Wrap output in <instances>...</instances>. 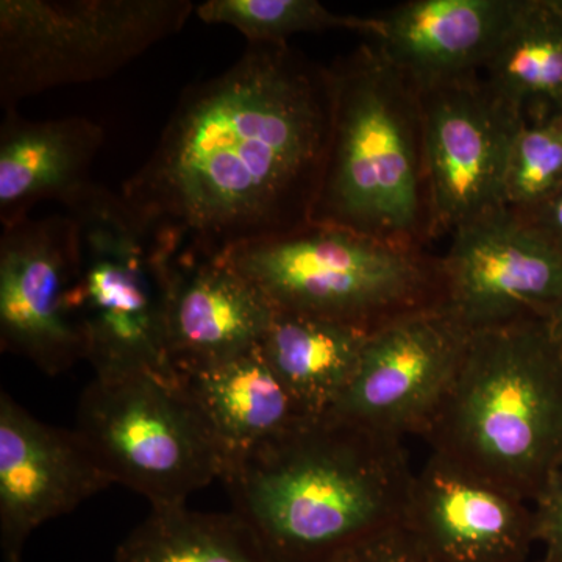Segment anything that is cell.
<instances>
[{
	"mask_svg": "<svg viewBox=\"0 0 562 562\" xmlns=\"http://www.w3.org/2000/svg\"><path fill=\"white\" fill-rule=\"evenodd\" d=\"M422 438L432 453L532 503L562 464V339L550 321L472 333Z\"/></svg>",
	"mask_w": 562,
	"mask_h": 562,
	"instance_id": "3",
	"label": "cell"
},
{
	"mask_svg": "<svg viewBox=\"0 0 562 562\" xmlns=\"http://www.w3.org/2000/svg\"><path fill=\"white\" fill-rule=\"evenodd\" d=\"M330 146L312 224L427 247L419 90L366 41L331 66Z\"/></svg>",
	"mask_w": 562,
	"mask_h": 562,
	"instance_id": "4",
	"label": "cell"
},
{
	"mask_svg": "<svg viewBox=\"0 0 562 562\" xmlns=\"http://www.w3.org/2000/svg\"><path fill=\"white\" fill-rule=\"evenodd\" d=\"M562 187V122L522 120L514 135L505 180L503 209L525 214Z\"/></svg>",
	"mask_w": 562,
	"mask_h": 562,
	"instance_id": "23",
	"label": "cell"
},
{
	"mask_svg": "<svg viewBox=\"0 0 562 562\" xmlns=\"http://www.w3.org/2000/svg\"><path fill=\"white\" fill-rule=\"evenodd\" d=\"M519 0H409L362 36L419 91L482 72Z\"/></svg>",
	"mask_w": 562,
	"mask_h": 562,
	"instance_id": "16",
	"label": "cell"
},
{
	"mask_svg": "<svg viewBox=\"0 0 562 562\" xmlns=\"http://www.w3.org/2000/svg\"><path fill=\"white\" fill-rule=\"evenodd\" d=\"M560 5L562 7V0H560Z\"/></svg>",
	"mask_w": 562,
	"mask_h": 562,
	"instance_id": "29",
	"label": "cell"
},
{
	"mask_svg": "<svg viewBox=\"0 0 562 562\" xmlns=\"http://www.w3.org/2000/svg\"><path fill=\"white\" fill-rule=\"evenodd\" d=\"M79 273L72 217L29 220L3 228L0 238V346L46 375H60L87 360L74 313Z\"/></svg>",
	"mask_w": 562,
	"mask_h": 562,
	"instance_id": "12",
	"label": "cell"
},
{
	"mask_svg": "<svg viewBox=\"0 0 562 562\" xmlns=\"http://www.w3.org/2000/svg\"><path fill=\"white\" fill-rule=\"evenodd\" d=\"M403 524L441 562H527L536 542L527 501L432 452Z\"/></svg>",
	"mask_w": 562,
	"mask_h": 562,
	"instance_id": "14",
	"label": "cell"
},
{
	"mask_svg": "<svg viewBox=\"0 0 562 562\" xmlns=\"http://www.w3.org/2000/svg\"><path fill=\"white\" fill-rule=\"evenodd\" d=\"M550 324H552L554 333L562 339V299L561 302L554 306L552 314L549 316Z\"/></svg>",
	"mask_w": 562,
	"mask_h": 562,
	"instance_id": "27",
	"label": "cell"
},
{
	"mask_svg": "<svg viewBox=\"0 0 562 562\" xmlns=\"http://www.w3.org/2000/svg\"><path fill=\"white\" fill-rule=\"evenodd\" d=\"M77 431L113 483L151 508L187 505L222 480L227 458L179 375L99 373L81 394Z\"/></svg>",
	"mask_w": 562,
	"mask_h": 562,
	"instance_id": "7",
	"label": "cell"
},
{
	"mask_svg": "<svg viewBox=\"0 0 562 562\" xmlns=\"http://www.w3.org/2000/svg\"><path fill=\"white\" fill-rule=\"evenodd\" d=\"M276 312L369 333L398 317L442 306L441 260L346 228L310 224L224 255Z\"/></svg>",
	"mask_w": 562,
	"mask_h": 562,
	"instance_id": "5",
	"label": "cell"
},
{
	"mask_svg": "<svg viewBox=\"0 0 562 562\" xmlns=\"http://www.w3.org/2000/svg\"><path fill=\"white\" fill-rule=\"evenodd\" d=\"M179 379L209 420L227 468L310 419L266 360L260 344L231 361Z\"/></svg>",
	"mask_w": 562,
	"mask_h": 562,
	"instance_id": "18",
	"label": "cell"
},
{
	"mask_svg": "<svg viewBox=\"0 0 562 562\" xmlns=\"http://www.w3.org/2000/svg\"><path fill=\"white\" fill-rule=\"evenodd\" d=\"M273 312L224 257L173 258L165 291V346L172 371L191 375L254 349Z\"/></svg>",
	"mask_w": 562,
	"mask_h": 562,
	"instance_id": "15",
	"label": "cell"
},
{
	"mask_svg": "<svg viewBox=\"0 0 562 562\" xmlns=\"http://www.w3.org/2000/svg\"><path fill=\"white\" fill-rule=\"evenodd\" d=\"M401 439L325 414L228 465L233 512L277 562H325L405 520L414 482Z\"/></svg>",
	"mask_w": 562,
	"mask_h": 562,
	"instance_id": "2",
	"label": "cell"
},
{
	"mask_svg": "<svg viewBox=\"0 0 562 562\" xmlns=\"http://www.w3.org/2000/svg\"><path fill=\"white\" fill-rule=\"evenodd\" d=\"M430 202V239L503 209L506 162L524 117L482 74L419 91Z\"/></svg>",
	"mask_w": 562,
	"mask_h": 562,
	"instance_id": "9",
	"label": "cell"
},
{
	"mask_svg": "<svg viewBox=\"0 0 562 562\" xmlns=\"http://www.w3.org/2000/svg\"><path fill=\"white\" fill-rule=\"evenodd\" d=\"M535 562H549V561H547L546 558H542V560L535 561Z\"/></svg>",
	"mask_w": 562,
	"mask_h": 562,
	"instance_id": "28",
	"label": "cell"
},
{
	"mask_svg": "<svg viewBox=\"0 0 562 562\" xmlns=\"http://www.w3.org/2000/svg\"><path fill=\"white\" fill-rule=\"evenodd\" d=\"M105 133L88 117L29 121L7 110L0 125V222L29 220L43 201L65 203L91 183Z\"/></svg>",
	"mask_w": 562,
	"mask_h": 562,
	"instance_id": "17",
	"label": "cell"
},
{
	"mask_svg": "<svg viewBox=\"0 0 562 562\" xmlns=\"http://www.w3.org/2000/svg\"><path fill=\"white\" fill-rule=\"evenodd\" d=\"M199 20L211 25H231L249 46H284L299 33L347 29L368 31V18L333 13L316 0H209L195 7Z\"/></svg>",
	"mask_w": 562,
	"mask_h": 562,
	"instance_id": "22",
	"label": "cell"
},
{
	"mask_svg": "<svg viewBox=\"0 0 562 562\" xmlns=\"http://www.w3.org/2000/svg\"><path fill=\"white\" fill-rule=\"evenodd\" d=\"M482 72L495 95L524 120L562 122L560 0H519Z\"/></svg>",
	"mask_w": 562,
	"mask_h": 562,
	"instance_id": "19",
	"label": "cell"
},
{
	"mask_svg": "<svg viewBox=\"0 0 562 562\" xmlns=\"http://www.w3.org/2000/svg\"><path fill=\"white\" fill-rule=\"evenodd\" d=\"M114 562H277L238 513L151 508L120 543Z\"/></svg>",
	"mask_w": 562,
	"mask_h": 562,
	"instance_id": "21",
	"label": "cell"
},
{
	"mask_svg": "<svg viewBox=\"0 0 562 562\" xmlns=\"http://www.w3.org/2000/svg\"><path fill=\"white\" fill-rule=\"evenodd\" d=\"M113 483L77 430L36 419L0 392V549L22 562L41 525L72 513Z\"/></svg>",
	"mask_w": 562,
	"mask_h": 562,
	"instance_id": "13",
	"label": "cell"
},
{
	"mask_svg": "<svg viewBox=\"0 0 562 562\" xmlns=\"http://www.w3.org/2000/svg\"><path fill=\"white\" fill-rule=\"evenodd\" d=\"M331 122L330 68L288 44L249 46L181 92L122 199L172 260L290 235L312 224Z\"/></svg>",
	"mask_w": 562,
	"mask_h": 562,
	"instance_id": "1",
	"label": "cell"
},
{
	"mask_svg": "<svg viewBox=\"0 0 562 562\" xmlns=\"http://www.w3.org/2000/svg\"><path fill=\"white\" fill-rule=\"evenodd\" d=\"M368 336L338 322L273 312L260 349L306 416L321 417L349 386Z\"/></svg>",
	"mask_w": 562,
	"mask_h": 562,
	"instance_id": "20",
	"label": "cell"
},
{
	"mask_svg": "<svg viewBox=\"0 0 562 562\" xmlns=\"http://www.w3.org/2000/svg\"><path fill=\"white\" fill-rule=\"evenodd\" d=\"M535 228L546 241L552 244L554 249L562 255V187L547 199L541 205L536 206L525 214H517Z\"/></svg>",
	"mask_w": 562,
	"mask_h": 562,
	"instance_id": "26",
	"label": "cell"
},
{
	"mask_svg": "<svg viewBox=\"0 0 562 562\" xmlns=\"http://www.w3.org/2000/svg\"><path fill=\"white\" fill-rule=\"evenodd\" d=\"M77 227L74 313L87 361L99 373L176 375L165 346V291L171 258L121 194L94 181L63 203Z\"/></svg>",
	"mask_w": 562,
	"mask_h": 562,
	"instance_id": "6",
	"label": "cell"
},
{
	"mask_svg": "<svg viewBox=\"0 0 562 562\" xmlns=\"http://www.w3.org/2000/svg\"><path fill=\"white\" fill-rule=\"evenodd\" d=\"M325 562H441L416 538L405 524L353 543Z\"/></svg>",
	"mask_w": 562,
	"mask_h": 562,
	"instance_id": "24",
	"label": "cell"
},
{
	"mask_svg": "<svg viewBox=\"0 0 562 562\" xmlns=\"http://www.w3.org/2000/svg\"><path fill=\"white\" fill-rule=\"evenodd\" d=\"M190 0H2L0 105L120 72L187 25Z\"/></svg>",
	"mask_w": 562,
	"mask_h": 562,
	"instance_id": "8",
	"label": "cell"
},
{
	"mask_svg": "<svg viewBox=\"0 0 562 562\" xmlns=\"http://www.w3.org/2000/svg\"><path fill=\"white\" fill-rule=\"evenodd\" d=\"M536 542L546 547L549 562H562V464L532 501Z\"/></svg>",
	"mask_w": 562,
	"mask_h": 562,
	"instance_id": "25",
	"label": "cell"
},
{
	"mask_svg": "<svg viewBox=\"0 0 562 562\" xmlns=\"http://www.w3.org/2000/svg\"><path fill=\"white\" fill-rule=\"evenodd\" d=\"M442 308L469 333L547 317L562 299V255L506 209L462 225L439 257Z\"/></svg>",
	"mask_w": 562,
	"mask_h": 562,
	"instance_id": "11",
	"label": "cell"
},
{
	"mask_svg": "<svg viewBox=\"0 0 562 562\" xmlns=\"http://www.w3.org/2000/svg\"><path fill=\"white\" fill-rule=\"evenodd\" d=\"M471 333L442 306L372 331L330 416L401 439L424 436L452 386Z\"/></svg>",
	"mask_w": 562,
	"mask_h": 562,
	"instance_id": "10",
	"label": "cell"
}]
</instances>
